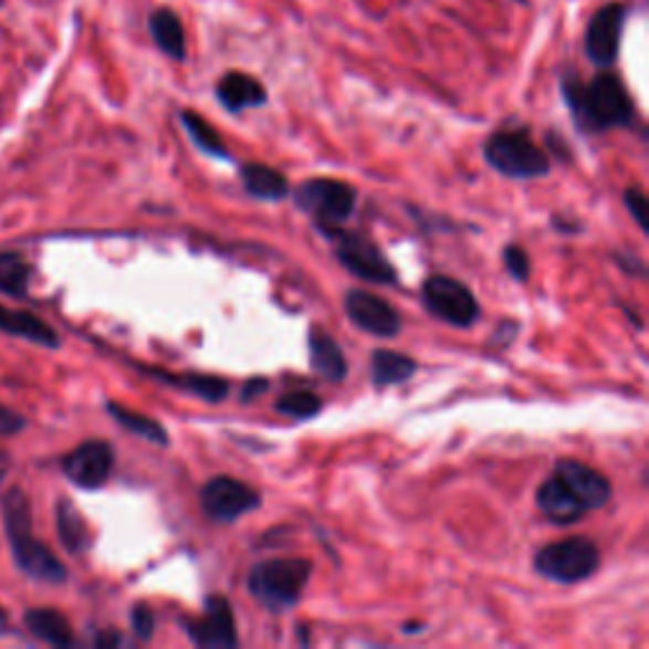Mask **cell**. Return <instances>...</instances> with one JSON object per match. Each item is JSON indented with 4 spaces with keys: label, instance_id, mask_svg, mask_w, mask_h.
I'll use <instances>...</instances> for the list:
<instances>
[{
    "label": "cell",
    "instance_id": "6",
    "mask_svg": "<svg viewBox=\"0 0 649 649\" xmlns=\"http://www.w3.org/2000/svg\"><path fill=\"white\" fill-rule=\"evenodd\" d=\"M358 190L337 178H313L294 190V203L300 211L313 216V221L325 233L341 229L356 211Z\"/></svg>",
    "mask_w": 649,
    "mask_h": 649
},
{
    "label": "cell",
    "instance_id": "17",
    "mask_svg": "<svg viewBox=\"0 0 649 649\" xmlns=\"http://www.w3.org/2000/svg\"><path fill=\"white\" fill-rule=\"evenodd\" d=\"M535 503H538L541 513L548 517V521L558 525H571L582 521V517L586 515L584 505L571 495V490L556 478V474H551V478L541 484L538 495H535Z\"/></svg>",
    "mask_w": 649,
    "mask_h": 649
},
{
    "label": "cell",
    "instance_id": "2",
    "mask_svg": "<svg viewBox=\"0 0 649 649\" xmlns=\"http://www.w3.org/2000/svg\"><path fill=\"white\" fill-rule=\"evenodd\" d=\"M3 523L6 535L11 543L15 566H19L25 576L36 578L43 584H64L69 578L66 566L59 561L54 551L46 543L33 535V515L31 503L21 488L8 490L3 498Z\"/></svg>",
    "mask_w": 649,
    "mask_h": 649
},
{
    "label": "cell",
    "instance_id": "35",
    "mask_svg": "<svg viewBox=\"0 0 649 649\" xmlns=\"http://www.w3.org/2000/svg\"><path fill=\"white\" fill-rule=\"evenodd\" d=\"M8 472H11V454L0 452V482H6Z\"/></svg>",
    "mask_w": 649,
    "mask_h": 649
},
{
    "label": "cell",
    "instance_id": "7",
    "mask_svg": "<svg viewBox=\"0 0 649 649\" xmlns=\"http://www.w3.org/2000/svg\"><path fill=\"white\" fill-rule=\"evenodd\" d=\"M423 305L435 317L454 327H472L480 317L474 292L464 282L447 274H431L421 287Z\"/></svg>",
    "mask_w": 649,
    "mask_h": 649
},
{
    "label": "cell",
    "instance_id": "23",
    "mask_svg": "<svg viewBox=\"0 0 649 649\" xmlns=\"http://www.w3.org/2000/svg\"><path fill=\"white\" fill-rule=\"evenodd\" d=\"M414 374H417V360L404 356V353L376 350L374 360H370V378H374V386L378 388L404 384Z\"/></svg>",
    "mask_w": 649,
    "mask_h": 649
},
{
    "label": "cell",
    "instance_id": "22",
    "mask_svg": "<svg viewBox=\"0 0 649 649\" xmlns=\"http://www.w3.org/2000/svg\"><path fill=\"white\" fill-rule=\"evenodd\" d=\"M153 376H158L166 384H172L176 388L193 394L209 404H221L229 396V380L209 374H163V370H150Z\"/></svg>",
    "mask_w": 649,
    "mask_h": 649
},
{
    "label": "cell",
    "instance_id": "18",
    "mask_svg": "<svg viewBox=\"0 0 649 649\" xmlns=\"http://www.w3.org/2000/svg\"><path fill=\"white\" fill-rule=\"evenodd\" d=\"M307 350H310V366L317 376H323L331 384H341L348 376V363L331 335L313 327L307 335Z\"/></svg>",
    "mask_w": 649,
    "mask_h": 649
},
{
    "label": "cell",
    "instance_id": "29",
    "mask_svg": "<svg viewBox=\"0 0 649 649\" xmlns=\"http://www.w3.org/2000/svg\"><path fill=\"white\" fill-rule=\"evenodd\" d=\"M503 262H505V270L510 272L513 280H517V282L531 280V257H527L523 247H515V244L505 247Z\"/></svg>",
    "mask_w": 649,
    "mask_h": 649
},
{
    "label": "cell",
    "instance_id": "27",
    "mask_svg": "<svg viewBox=\"0 0 649 649\" xmlns=\"http://www.w3.org/2000/svg\"><path fill=\"white\" fill-rule=\"evenodd\" d=\"M180 123L188 129V135L193 137V143L201 147L206 155H213V158H231L227 145L219 137V133L211 127L209 119H203L201 115H196V112L184 109L180 112Z\"/></svg>",
    "mask_w": 649,
    "mask_h": 649
},
{
    "label": "cell",
    "instance_id": "14",
    "mask_svg": "<svg viewBox=\"0 0 649 649\" xmlns=\"http://www.w3.org/2000/svg\"><path fill=\"white\" fill-rule=\"evenodd\" d=\"M553 474L566 484L578 503L584 505V510H599L609 503L611 498V482L604 478L599 470L588 467L584 462L576 460H561L556 464Z\"/></svg>",
    "mask_w": 649,
    "mask_h": 649
},
{
    "label": "cell",
    "instance_id": "31",
    "mask_svg": "<svg viewBox=\"0 0 649 649\" xmlns=\"http://www.w3.org/2000/svg\"><path fill=\"white\" fill-rule=\"evenodd\" d=\"M25 427H29V421H25L23 414L11 409V406L0 404V437L21 435Z\"/></svg>",
    "mask_w": 649,
    "mask_h": 649
},
{
    "label": "cell",
    "instance_id": "34",
    "mask_svg": "<svg viewBox=\"0 0 649 649\" xmlns=\"http://www.w3.org/2000/svg\"><path fill=\"white\" fill-rule=\"evenodd\" d=\"M94 642H97V647H119L123 645V637H119L117 631H102V635H97Z\"/></svg>",
    "mask_w": 649,
    "mask_h": 649
},
{
    "label": "cell",
    "instance_id": "10",
    "mask_svg": "<svg viewBox=\"0 0 649 649\" xmlns=\"http://www.w3.org/2000/svg\"><path fill=\"white\" fill-rule=\"evenodd\" d=\"M262 503V495L247 482L233 478H213L201 488V507L211 521L233 523L252 513Z\"/></svg>",
    "mask_w": 649,
    "mask_h": 649
},
{
    "label": "cell",
    "instance_id": "9",
    "mask_svg": "<svg viewBox=\"0 0 649 649\" xmlns=\"http://www.w3.org/2000/svg\"><path fill=\"white\" fill-rule=\"evenodd\" d=\"M629 8L621 0L604 3L599 11L592 15L584 33V49L588 62L599 69H609L617 64L621 49V33H625Z\"/></svg>",
    "mask_w": 649,
    "mask_h": 649
},
{
    "label": "cell",
    "instance_id": "1",
    "mask_svg": "<svg viewBox=\"0 0 649 649\" xmlns=\"http://www.w3.org/2000/svg\"><path fill=\"white\" fill-rule=\"evenodd\" d=\"M561 92H564L574 123L584 133H604V129L629 127L635 123V102L621 76L614 72H599L588 84L571 72L561 82Z\"/></svg>",
    "mask_w": 649,
    "mask_h": 649
},
{
    "label": "cell",
    "instance_id": "25",
    "mask_svg": "<svg viewBox=\"0 0 649 649\" xmlns=\"http://www.w3.org/2000/svg\"><path fill=\"white\" fill-rule=\"evenodd\" d=\"M107 411H109V417L119 423V427L133 431V435L153 441V444H158V447H168L170 437L160 421L145 417V414H140V411L127 409V406H119L117 401H109Z\"/></svg>",
    "mask_w": 649,
    "mask_h": 649
},
{
    "label": "cell",
    "instance_id": "37",
    "mask_svg": "<svg viewBox=\"0 0 649 649\" xmlns=\"http://www.w3.org/2000/svg\"><path fill=\"white\" fill-rule=\"evenodd\" d=\"M515 3H527V0H515Z\"/></svg>",
    "mask_w": 649,
    "mask_h": 649
},
{
    "label": "cell",
    "instance_id": "20",
    "mask_svg": "<svg viewBox=\"0 0 649 649\" xmlns=\"http://www.w3.org/2000/svg\"><path fill=\"white\" fill-rule=\"evenodd\" d=\"M23 625L29 629V635H33L41 642H46L51 647H72L74 645V635H72V625L64 617L62 611L56 609H29L23 614Z\"/></svg>",
    "mask_w": 649,
    "mask_h": 649
},
{
    "label": "cell",
    "instance_id": "12",
    "mask_svg": "<svg viewBox=\"0 0 649 649\" xmlns=\"http://www.w3.org/2000/svg\"><path fill=\"white\" fill-rule=\"evenodd\" d=\"M66 480H72L82 490L105 488L112 470H115V449L109 441L92 439L84 441L62 460Z\"/></svg>",
    "mask_w": 649,
    "mask_h": 649
},
{
    "label": "cell",
    "instance_id": "28",
    "mask_svg": "<svg viewBox=\"0 0 649 649\" xmlns=\"http://www.w3.org/2000/svg\"><path fill=\"white\" fill-rule=\"evenodd\" d=\"M323 409V398L313 391H290L276 401V411L290 419H313Z\"/></svg>",
    "mask_w": 649,
    "mask_h": 649
},
{
    "label": "cell",
    "instance_id": "13",
    "mask_svg": "<svg viewBox=\"0 0 649 649\" xmlns=\"http://www.w3.org/2000/svg\"><path fill=\"white\" fill-rule=\"evenodd\" d=\"M345 313H348L353 325L368 335L394 337L401 333V315L374 292L350 290L345 294Z\"/></svg>",
    "mask_w": 649,
    "mask_h": 649
},
{
    "label": "cell",
    "instance_id": "39",
    "mask_svg": "<svg viewBox=\"0 0 649 649\" xmlns=\"http://www.w3.org/2000/svg\"><path fill=\"white\" fill-rule=\"evenodd\" d=\"M0 3H3V0H0Z\"/></svg>",
    "mask_w": 649,
    "mask_h": 649
},
{
    "label": "cell",
    "instance_id": "21",
    "mask_svg": "<svg viewBox=\"0 0 649 649\" xmlns=\"http://www.w3.org/2000/svg\"><path fill=\"white\" fill-rule=\"evenodd\" d=\"M239 176L244 180L249 196L259 198V201H282L290 190L287 178L276 168L264 166V163H244Z\"/></svg>",
    "mask_w": 649,
    "mask_h": 649
},
{
    "label": "cell",
    "instance_id": "19",
    "mask_svg": "<svg viewBox=\"0 0 649 649\" xmlns=\"http://www.w3.org/2000/svg\"><path fill=\"white\" fill-rule=\"evenodd\" d=\"M150 36L163 54L170 56L172 62H186V29L184 21L178 19L176 11L170 8H155L147 21Z\"/></svg>",
    "mask_w": 649,
    "mask_h": 649
},
{
    "label": "cell",
    "instance_id": "8",
    "mask_svg": "<svg viewBox=\"0 0 649 649\" xmlns=\"http://www.w3.org/2000/svg\"><path fill=\"white\" fill-rule=\"evenodd\" d=\"M327 237L335 241V254L353 276H358V280L363 282H374V284L398 282L394 264L388 262L384 252H380L374 241L363 237V233L343 231L341 227V229L327 231Z\"/></svg>",
    "mask_w": 649,
    "mask_h": 649
},
{
    "label": "cell",
    "instance_id": "32",
    "mask_svg": "<svg viewBox=\"0 0 649 649\" xmlns=\"http://www.w3.org/2000/svg\"><path fill=\"white\" fill-rule=\"evenodd\" d=\"M133 631L137 635V639H143V642H147V639L153 637L155 614L150 607H145V604H137V607L133 609Z\"/></svg>",
    "mask_w": 649,
    "mask_h": 649
},
{
    "label": "cell",
    "instance_id": "16",
    "mask_svg": "<svg viewBox=\"0 0 649 649\" xmlns=\"http://www.w3.org/2000/svg\"><path fill=\"white\" fill-rule=\"evenodd\" d=\"M0 333L23 337V341L43 345V348H59L62 343V337L46 320L29 313V310H13L6 305H0Z\"/></svg>",
    "mask_w": 649,
    "mask_h": 649
},
{
    "label": "cell",
    "instance_id": "30",
    "mask_svg": "<svg viewBox=\"0 0 649 649\" xmlns=\"http://www.w3.org/2000/svg\"><path fill=\"white\" fill-rule=\"evenodd\" d=\"M625 203H627V211L631 213V219L637 221V227L647 231V196L642 188H627L625 190Z\"/></svg>",
    "mask_w": 649,
    "mask_h": 649
},
{
    "label": "cell",
    "instance_id": "15",
    "mask_svg": "<svg viewBox=\"0 0 649 649\" xmlns=\"http://www.w3.org/2000/svg\"><path fill=\"white\" fill-rule=\"evenodd\" d=\"M216 97L229 112H244L266 105L264 84L252 74L227 72L216 84Z\"/></svg>",
    "mask_w": 649,
    "mask_h": 649
},
{
    "label": "cell",
    "instance_id": "24",
    "mask_svg": "<svg viewBox=\"0 0 649 649\" xmlns=\"http://www.w3.org/2000/svg\"><path fill=\"white\" fill-rule=\"evenodd\" d=\"M56 525H59V538H62L66 551L84 553L86 548H90L92 543L90 525H86L84 515L76 510L74 503H69V500H59Z\"/></svg>",
    "mask_w": 649,
    "mask_h": 649
},
{
    "label": "cell",
    "instance_id": "33",
    "mask_svg": "<svg viewBox=\"0 0 649 649\" xmlns=\"http://www.w3.org/2000/svg\"><path fill=\"white\" fill-rule=\"evenodd\" d=\"M266 378H254V380H249V384L244 386V394H241V401L244 404H249V401H254V398L259 396V394H264L266 391Z\"/></svg>",
    "mask_w": 649,
    "mask_h": 649
},
{
    "label": "cell",
    "instance_id": "26",
    "mask_svg": "<svg viewBox=\"0 0 649 649\" xmlns=\"http://www.w3.org/2000/svg\"><path fill=\"white\" fill-rule=\"evenodd\" d=\"M31 284V264L19 252H0V292L25 300Z\"/></svg>",
    "mask_w": 649,
    "mask_h": 649
},
{
    "label": "cell",
    "instance_id": "4",
    "mask_svg": "<svg viewBox=\"0 0 649 649\" xmlns=\"http://www.w3.org/2000/svg\"><path fill=\"white\" fill-rule=\"evenodd\" d=\"M484 160L500 176L515 180L543 178L551 172V155L533 140L527 129H498L484 143Z\"/></svg>",
    "mask_w": 649,
    "mask_h": 649
},
{
    "label": "cell",
    "instance_id": "3",
    "mask_svg": "<svg viewBox=\"0 0 649 649\" xmlns=\"http://www.w3.org/2000/svg\"><path fill=\"white\" fill-rule=\"evenodd\" d=\"M313 574L307 558H272L252 568L247 578L249 594L270 611H284L302 599Z\"/></svg>",
    "mask_w": 649,
    "mask_h": 649
},
{
    "label": "cell",
    "instance_id": "36",
    "mask_svg": "<svg viewBox=\"0 0 649 649\" xmlns=\"http://www.w3.org/2000/svg\"><path fill=\"white\" fill-rule=\"evenodd\" d=\"M419 629H421V625H404V631H411V635H414V631H419Z\"/></svg>",
    "mask_w": 649,
    "mask_h": 649
},
{
    "label": "cell",
    "instance_id": "5",
    "mask_svg": "<svg viewBox=\"0 0 649 649\" xmlns=\"http://www.w3.org/2000/svg\"><path fill=\"white\" fill-rule=\"evenodd\" d=\"M601 564V553L596 543L586 535H571V538L543 545L535 556V571L543 578L556 584H578L594 576Z\"/></svg>",
    "mask_w": 649,
    "mask_h": 649
},
{
    "label": "cell",
    "instance_id": "38",
    "mask_svg": "<svg viewBox=\"0 0 649 649\" xmlns=\"http://www.w3.org/2000/svg\"><path fill=\"white\" fill-rule=\"evenodd\" d=\"M0 617H3V611H0Z\"/></svg>",
    "mask_w": 649,
    "mask_h": 649
},
{
    "label": "cell",
    "instance_id": "11",
    "mask_svg": "<svg viewBox=\"0 0 649 649\" xmlns=\"http://www.w3.org/2000/svg\"><path fill=\"white\" fill-rule=\"evenodd\" d=\"M180 625H184L186 635L198 647L227 649L239 645L237 621H233V611L227 596H209L203 604V611L198 617H186Z\"/></svg>",
    "mask_w": 649,
    "mask_h": 649
}]
</instances>
